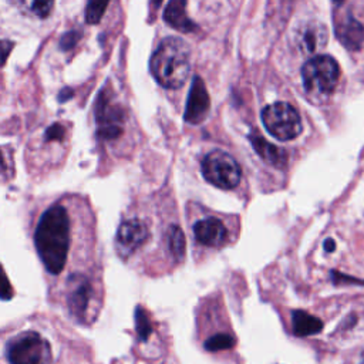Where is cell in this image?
<instances>
[{
    "label": "cell",
    "mask_w": 364,
    "mask_h": 364,
    "mask_svg": "<svg viewBox=\"0 0 364 364\" xmlns=\"http://www.w3.org/2000/svg\"><path fill=\"white\" fill-rule=\"evenodd\" d=\"M71 241V220L69 211L62 204L49 206L40 216L34 245L40 260L50 275H60L69 259Z\"/></svg>",
    "instance_id": "1"
},
{
    "label": "cell",
    "mask_w": 364,
    "mask_h": 364,
    "mask_svg": "<svg viewBox=\"0 0 364 364\" xmlns=\"http://www.w3.org/2000/svg\"><path fill=\"white\" fill-rule=\"evenodd\" d=\"M191 49L179 37H165L150 60L151 74L160 85L176 90L184 85L191 74Z\"/></svg>",
    "instance_id": "2"
},
{
    "label": "cell",
    "mask_w": 364,
    "mask_h": 364,
    "mask_svg": "<svg viewBox=\"0 0 364 364\" xmlns=\"http://www.w3.org/2000/svg\"><path fill=\"white\" fill-rule=\"evenodd\" d=\"M100 295L94 281L83 273H73L67 282V307L78 323H91L99 313Z\"/></svg>",
    "instance_id": "3"
},
{
    "label": "cell",
    "mask_w": 364,
    "mask_h": 364,
    "mask_svg": "<svg viewBox=\"0 0 364 364\" xmlns=\"http://www.w3.org/2000/svg\"><path fill=\"white\" fill-rule=\"evenodd\" d=\"M340 77L337 62L330 56H316L306 62L302 78L306 91L318 96L332 94Z\"/></svg>",
    "instance_id": "4"
},
{
    "label": "cell",
    "mask_w": 364,
    "mask_h": 364,
    "mask_svg": "<svg viewBox=\"0 0 364 364\" xmlns=\"http://www.w3.org/2000/svg\"><path fill=\"white\" fill-rule=\"evenodd\" d=\"M10 364H52L49 342L38 333L24 332L13 337L6 349Z\"/></svg>",
    "instance_id": "5"
},
{
    "label": "cell",
    "mask_w": 364,
    "mask_h": 364,
    "mask_svg": "<svg viewBox=\"0 0 364 364\" xmlns=\"http://www.w3.org/2000/svg\"><path fill=\"white\" fill-rule=\"evenodd\" d=\"M262 121L270 135L279 141H290L300 135L303 125L296 108L288 103H275L263 108Z\"/></svg>",
    "instance_id": "6"
},
{
    "label": "cell",
    "mask_w": 364,
    "mask_h": 364,
    "mask_svg": "<svg viewBox=\"0 0 364 364\" xmlns=\"http://www.w3.org/2000/svg\"><path fill=\"white\" fill-rule=\"evenodd\" d=\"M204 178L220 190H234L239 186L242 171L234 157L223 151L209 153L201 165Z\"/></svg>",
    "instance_id": "7"
},
{
    "label": "cell",
    "mask_w": 364,
    "mask_h": 364,
    "mask_svg": "<svg viewBox=\"0 0 364 364\" xmlns=\"http://www.w3.org/2000/svg\"><path fill=\"white\" fill-rule=\"evenodd\" d=\"M97 134L103 141H115L124 132L125 115L122 108L113 102L108 91L102 90L96 106Z\"/></svg>",
    "instance_id": "8"
},
{
    "label": "cell",
    "mask_w": 364,
    "mask_h": 364,
    "mask_svg": "<svg viewBox=\"0 0 364 364\" xmlns=\"http://www.w3.org/2000/svg\"><path fill=\"white\" fill-rule=\"evenodd\" d=\"M150 226L144 219L128 218L121 222L115 237V248L120 256L131 258L150 239Z\"/></svg>",
    "instance_id": "9"
},
{
    "label": "cell",
    "mask_w": 364,
    "mask_h": 364,
    "mask_svg": "<svg viewBox=\"0 0 364 364\" xmlns=\"http://www.w3.org/2000/svg\"><path fill=\"white\" fill-rule=\"evenodd\" d=\"M192 232L197 244L212 249L223 246L227 242V237H230L226 225L216 216H205L198 219L192 226Z\"/></svg>",
    "instance_id": "10"
},
{
    "label": "cell",
    "mask_w": 364,
    "mask_h": 364,
    "mask_svg": "<svg viewBox=\"0 0 364 364\" xmlns=\"http://www.w3.org/2000/svg\"><path fill=\"white\" fill-rule=\"evenodd\" d=\"M209 108H211V100H209L205 83L200 76H197L191 84L184 118L190 124L194 125L201 124L208 117Z\"/></svg>",
    "instance_id": "11"
},
{
    "label": "cell",
    "mask_w": 364,
    "mask_h": 364,
    "mask_svg": "<svg viewBox=\"0 0 364 364\" xmlns=\"http://www.w3.org/2000/svg\"><path fill=\"white\" fill-rule=\"evenodd\" d=\"M339 41L349 50H358L364 41V27L350 13L343 16L335 24Z\"/></svg>",
    "instance_id": "12"
},
{
    "label": "cell",
    "mask_w": 364,
    "mask_h": 364,
    "mask_svg": "<svg viewBox=\"0 0 364 364\" xmlns=\"http://www.w3.org/2000/svg\"><path fill=\"white\" fill-rule=\"evenodd\" d=\"M164 20L172 29L182 33H194L195 23L187 13V0H171L164 12Z\"/></svg>",
    "instance_id": "13"
},
{
    "label": "cell",
    "mask_w": 364,
    "mask_h": 364,
    "mask_svg": "<svg viewBox=\"0 0 364 364\" xmlns=\"http://www.w3.org/2000/svg\"><path fill=\"white\" fill-rule=\"evenodd\" d=\"M249 140H251L255 151L259 154V157L263 161H266L267 164L276 167V168H285V165L288 164V155L284 150L267 143L265 139H262L260 135H256V134H252L249 136Z\"/></svg>",
    "instance_id": "14"
},
{
    "label": "cell",
    "mask_w": 364,
    "mask_h": 364,
    "mask_svg": "<svg viewBox=\"0 0 364 364\" xmlns=\"http://www.w3.org/2000/svg\"><path fill=\"white\" fill-rule=\"evenodd\" d=\"M292 326L293 333L299 337L313 336L323 330V322L321 318L303 310H296L292 313Z\"/></svg>",
    "instance_id": "15"
},
{
    "label": "cell",
    "mask_w": 364,
    "mask_h": 364,
    "mask_svg": "<svg viewBox=\"0 0 364 364\" xmlns=\"http://www.w3.org/2000/svg\"><path fill=\"white\" fill-rule=\"evenodd\" d=\"M323 43H326V30L322 26L309 24L299 33L300 48L307 53H313Z\"/></svg>",
    "instance_id": "16"
},
{
    "label": "cell",
    "mask_w": 364,
    "mask_h": 364,
    "mask_svg": "<svg viewBox=\"0 0 364 364\" xmlns=\"http://www.w3.org/2000/svg\"><path fill=\"white\" fill-rule=\"evenodd\" d=\"M165 245H167L169 256L175 262H181L182 259H184L186 249H187V241H186L184 232H182V230L178 225L169 226V230L165 235Z\"/></svg>",
    "instance_id": "17"
},
{
    "label": "cell",
    "mask_w": 364,
    "mask_h": 364,
    "mask_svg": "<svg viewBox=\"0 0 364 364\" xmlns=\"http://www.w3.org/2000/svg\"><path fill=\"white\" fill-rule=\"evenodd\" d=\"M16 2L23 12L38 19L48 18L55 6V0H16Z\"/></svg>",
    "instance_id": "18"
},
{
    "label": "cell",
    "mask_w": 364,
    "mask_h": 364,
    "mask_svg": "<svg viewBox=\"0 0 364 364\" xmlns=\"http://www.w3.org/2000/svg\"><path fill=\"white\" fill-rule=\"evenodd\" d=\"M237 340L230 333H218L214 335L211 337H208L204 343V347L206 351H223V350H230L235 346Z\"/></svg>",
    "instance_id": "19"
},
{
    "label": "cell",
    "mask_w": 364,
    "mask_h": 364,
    "mask_svg": "<svg viewBox=\"0 0 364 364\" xmlns=\"http://www.w3.org/2000/svg\"><path fill=\"white\" fill-rule=\"evenodd\" d=\"M110 0H88L85 8V20L88 24H97L103 19Z\"/></svg>",
    "instance_id": "20"
},
{
    "label": "cell",
    "mask_w": 364,
    "mask_h": 364,
    "mask_svg": "<svg viewBox=\"0 0 364 364\" xmlns=\"http://www.w3.org/2000/svg\"><path fill=\"white\" fill-rule=\"evenodd\" d=\"M135 323H136V333H139L140 339L147 340L151 335L153 326L147 312H144L143 307H139L135 312Z\"/></svg>",
    "instance_id": "21"
},
{
    "label": "cell",
    "mask_w": 364,
    "mask_h": 364,
    "mask_svg": "<svg viewBox=\"0 0 364 364\" xmlns=\"http://www.w3.org/2000/svg\"><path fill=\"white\" fill-rule=\"evenodd\" d=\"M66 136V128L62 124H53L46 131V141H63Z\"/></svg>",
    "instance_id": "22"
},
{
    "label": "cell",
    "mask_w": 364,
    "mask_h": 364,
    "mask_svg": "<svg viewBox=\"0 0 364 364\" xmlns=\"http://www.w3.org/2000/svg\"><path fill=\"white\" fill-rule=\"evenodd\" d=\"M80 40V33L78 31H70V33H66L62 40H60V48L63 50H69V49H73L74 46L77 44V41Z\"/></svg>",
    "instance_id": "23"
},
{
    "label": "cell",
    "mask_w": 364,
    "mask_h": 364,
    "mask_svg": "<svg viewBox=\"0 0 364 364\" xmlns=\"http://www.w3.org/2000/svg\"><path fill=\"white\" fill-rule=\"evenodd\" d=\"M332 278H333L335 284H342V282L343 284H364L363 281L357 279V278L342 275V273H339V272H332Z\"/></svg>",
    "instance_id": "24"
},
{
    "label": "cell",
    "mask_w": 364,
    "mask_h": 364,
    "mask_svg": "<svg viewBox=\"0 0 364 364\" xmlns=\"http://www.w3.org/2000/svg\"><path fill=\"white\" fill-rule=\"evenodd\" d=\"M323 246H325V251H326L328 253H332V252L336 251V242H335L332 238L326 239L325 244H323Z\"/></svg>",
    "instance_id": "25"
},
{
    "label": "cell",
    "mask_w": 364,
    "mask_h": 364,
    "mask_svg": "<svg viewBox=\"0 0 364 364\" xmlns=\"http://www.w3.org/2000/svg\"><path fill=\"white\" fill-rule=\"evenodd\" d=\"M71 96H73L71 90H67V88H66V90H63V91H62V94H60V97H59V99H60V102L63 103V102H66L67 99H70Z\"/></svg>",
    "instance_id": "26"
},
{
    "label": "cell",
    "mask_w": 364,
    "mask_h": 364,
    "mask_svg": "<svg viewBox=\"0 0 364 364\" xmlns=\"http://www.w3.org/2000/svg\"><path fill=\"white\" fill-rule=\"evenodd\" d=\"M9 49H12V46L8 41H4V62H6V59H8Z\"/></svg>",
    "instance_id": "27"
},
{
    "label": "cell",
    "mask_w": 364,
    "mask_h": 364,
    "mask_svg": "<svg viewBox=\"0 0 364 364\" xmlns=\"http://www.w3.org/2000/svg\"><path fill=\"white\" fill-rule=\"evenodd\" d=\"M335 4H336V5H342L343 0H335Z\"/></svg>",
    "instance_id": "28"
},
{
    "label": "cell",
    "mask_w": 364,
    "mask_h": 364,
    "mask_svg": "<svg viewBox=\"0 0 364 364\" xmlns=\"http://www.w3.org/2000/svg\"><path fill=\"white\" fill-rule=\"evenodd\" d=\"M360 364H364V353H363V356H361V361H360Z\"/></svg>",
    "instance_id": "29"
}]
</instances>
